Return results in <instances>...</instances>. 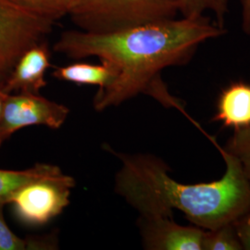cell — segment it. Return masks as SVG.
<instances>
[{
	"label": "cell",
	"mask_w": 250,
	"mask_h": 250,
	"mask_svg": "<svg viewBox=\"0 0 250 250\" xmlns=\"http://www.w3.org/2000/svg\"><path fill=\"white\" fill-rule=\"evenodd\" d=\"M225 34L226 29L208 16H181L106 34L65 31L53 49L72 60L97 57L113 69L115 80L95 96L93 106L97 111L144 94L188 117L184 101L170 94L161 72L188 64L199 45Z\"/></svg>",
	"instance_id": "6da1fadb"
},
{
	"label": "cell",
	"mask_w": 250,
	"mask_h": 250,
	"mask_svg": "<svg viewBox=\"0 0 250 250\" xmlns=\"http://www.w3.org/2000/svg\"><path fill=\"white\" fill-rule=\"evenodd\" d=\"M223 156L226 170L221 179L194 185L170 176V167L150 154H125L106 146L121 161L115 192L143 217L172 218L183 212L191 224L207 231L233 224L250 209V183L231 154L206 134Z\"/></svg>",
	"instance_id": "7a4b0ae2"
},
{
	"label": "cell",
	"mask_w": 250,
	"mask_h": 250,
	"mask_svg": "<svg viewBox=\"0 0 250 250\" xmlns=\"http://www.w3.org/2000/svg\"><path fill=\"white\" fill-rule=\"evenodd\" d=\"M182 0H76L69 16L82 31L106 34L177 18Z\"/></svg>",
	"instance_id": "3957f363"
},
{
	"label": "cell",
	"mask_w": 250,
	"mask_h": 250,
	"mask_svg": "<svg viewBox=\"0 0 250 250\" xmlns=\"http://www.w3.org/2000/svg\"><path fill=\"white\" fill-rule=\"evenodd\" d=\"M74 187L75 180L61 171L28 183L12 196L9 203L24 224L45 225L70 204Z\"/></svg>",
	"instance_id": "277c9868"
},
{
	"label": "cell",
	"mask_w": 250,
	"mask_h": 250,
	"mask_svg": "<svg viewBox=\"0 0 250 250\" xmlns=\"http://www.w3.org/2000/svg\"><path fill=\"white\" fill-rule=\"evenodd\" d=\"M54 22L39 18L0 0V81L5 82L19 58L33 45L45 41Z\"/></svg>",
	"instance_id": "5b68a950"
},
{
	"label": "cell",
	"mask_w": 250,
	"mask_h": 250,
	"mask_svg": "<svg viewBox=\"0 0 250 250\" xmlns=\"http://www.w3.org/2000/svg\"><path fill=\"white\" fill-rule=\"evenodd\" d=\"M70 113L62 104L32 93L9 94L0 115V146L19 130L31 125L60 129Z\"/></svg>",
	"instance_id": "8992f818"
},
{
	"label": "cell",
	"mask_w": 250,
	"mask_h": 250,
	"mask_svg": "<svg viewBox=\"0 0 250 250\" xmlns=\"http://www.w3.org/2000/svg\"><path fill=\"white\" fill-rule=\"evenodd\" d=\"M137 225L144 249L149 250H202L204 229L183 226L169 217L139 216Z\"/></svg>",
	"instance_id": "52a82bcc"
},
{
	"label": "cell",
	"mask_w": 250,
	"mask_h": 250,
	"mask_svg": "<svg viewBox=\"0 0 250 250\" xmlns=\"http://www.w3.org/2000/svg\"><path fill=\"white\" fill-rule=\"evenodd\" d=\"M50 67V51L46 41L27 49L19 58L4 82V88L9 93L40 94L47 84L46 70Z\"/></svg>",
	"instance_id": "ba28073f"
},
{
	"label": "cell",
	"mask_w": 250,
	"mask_h": 250,
	"mask_svg": "<svg viewBox=\"0 0 250 250\" xmlns=\"http://www.w3.org/2000/svg\"><path fill=\"white\" fill-rule=\"evenodd\" d=\"M211 121L233 131L250 127V83L232 82L222 90Z\"/></svg>",
	"instance_id": "9c48e42d"
},
{
	"label": "cell",
	"mask_w": 250,
	"mask_h": 250,
	"mask_svg": "<svg viewBox=\"0 0 250 250\" xmlns=\"http://www.w3.org/2000/svg\"><path fill=\"white\" fill-rule=\"evenodd\" d=\"M52 76L56 79L76 84L96 85L99 86V90H102L113 83L116 78V73L106 63L76 62L56 67Z\"/></svg>",
	"instance_id": "30bf717a"
},
{
	"label": "cell",
	"mask_w": 250,
	"mask_h": 250,
	"mask_svg": "<svg viewBox=\"0 0 250 250\" xmlns=\"http://www.w3.org/2000/svg\"><path fill=\"white\" fill-rule=\"evenodd\" d=\"M61 171L57 165L47 163H37L27 170H0V205L9 203L12 196L28 183Z\"/></svg>",
	"instance_id": "8fae6325"
},
{
	"label": "cell",
	"mask_w": 250,
	"mask_h": 250,
	"mask_svg": "<svg viewBox=\"0 0 250 250\" xmlns=\"http://www.w3.org/2000/svg\"><path fill=\"white\" fill-rule=\"evenodd\" d=\"M3 207L0 205V250H55L57 238L55 235L32 237L23 239L12 232L3 215Z\"/></svg>",
	"instance_id": "7c38bea8"
},
{
	"label": "cell",
	"mask_w": 250,
	"mask_h": 250,
	"mask_svg": "<svg viewBox=\"0 0 250 250\" xmlns=\"http://www.w3.org/2000/svg\"><path fill=\"white\" fill-rule=\"evenodd\" d=\"M27 12L52 22L70 14L76 0H9Z\"/></svg>",
	"instance_id": "4fadbf2b"
},
{
	"label": "cell",
	"mask_w": 250,
	"mask_h": 250,
	"mask_svg": "<svg viewBox=\"0 0 250 250\" xmlns=\"http://www.w3.org/2000/svg\"><path fill=\"white\" fill-rule=\"evenodd\" d=\"M230 0H182L180 15L187 18H197L210 14L214 21L224 27L226 15L229 12Z\"/></svg>",
	"instance_id": "5bb4252c"
},
{
	"label": "cell",
	"mask_w": 250,
	"mask_h": 250,
	"mask_svg": "<svg viewBox=\"0 0 250 250\" xmlns=\"http://www.w3.org/2000/svg\"><path fill=\"white\" fill-rule=\"evenodd\" d=\"M241 242L233 224H226L215 230L205 231L202 250H241Z\"/></svg>",
	"instance_id": "9a60e30c"
},
{
	"label": "cell",
	"mask_w": 250,
	"mask_h": 250,
	"mask_svg": "<svg viewBox=\"0 0 250 250\" xmlns=\"http://www.w3.org/2000/svg\"><path fill=\"white\" fill-rule=\"evenodd\" d=\"M223 148L239 161L250 183V127L234 130Z\"/></svg>",
	"instance_id": "2e32d148"
},
{
	"label": "cell",
	"mask_w": 250,
	"mask_h": 250,
	"mask_svg": "<svg viewBox=\"0 0 250 250\" xmlns=\"http://www.w3.org/2000/svg\"><path fill=\"white\" fill-rule=\"evenodd\" d=\"M243 250H250V209L233 223Z\"/></svg>",
	"instance_id": "e0dca14e"
},
{
	"label": "cell",
	"mask_w": 250,
	"mask_h": 250,
	"mask_svg": "<svg viewBox=\"0 0 250 250\" xmlns=\"http://www.w3.org/2000/svg\"><path fill=\"white\" fill-rule=\"evenodd\" d=\"M242 31L250 36V0H239Z\"/></svg>",
	"instance_id": "ac0fdd59"
},
{
	"label": "cell",
	"mask_w": 250,
	"mask_h": 250,
	"mask_svg": "<svg viewBox=\"0 0 250 250\" xmlns=\"http://www.w3.org/2000/svg\"><path fill=\"white\" fill-rule=\"evenodd\" d=\"M9 96V93L4 88V83L0 81V115H1V111L3 108L4 102L7 99V97Z\"/></svg>",
	"instance_id": "d6986e66"
}]
</instances>
